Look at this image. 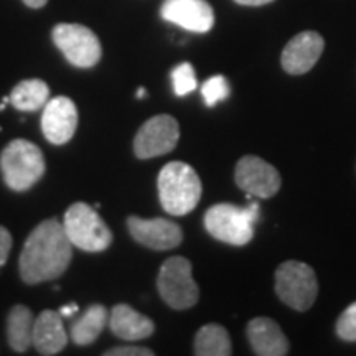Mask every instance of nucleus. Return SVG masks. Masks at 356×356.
<instances>
[{
	"mask_svg": "<svg viewBox=\"0 0 356 356\" xmlns=\"http://www.w3.org/2000/svg\"><path fill=\"white\" fill-rule=\"evenodd\" d=\"M73 244L63 222L44 220L30 233L20 254V275L26 284H40L60 277L68 269Z\"/></svg>",
	"mask_w": 356,
	"mask_h": 356,
	"instance_id": "f257e3e1",
	"label": "nucleus"
},
{
	"mask_svg": "<svg viewBox=\"0 0 356 356\" xmlns=\"http://www.w3.org/2000/svg\"><path fill=\"white\" fill-rule=\"evenodd\" d=\"M159 198L172 216H184L195 210L202 198L198 173L185 162H170L159 173Z\"/></svg>",
	"mask_w": 356,
	"mask_h": 356,
	"instance_id": "f03ea898",
	"label": "nucleus"
},
{
	"mask_svg": "<svg viewBox=\"0 0 356 356\" xmlns=\"http://www.w3.org/2000/svg\"><path fill=\"white\" fill-rule=\"evenodd\" d=\"M259 218V204L236 207L231 203H218L204 215V228L218 241L244 246L254 238V222Z\"/></svg>",
	"mask_w": 356,
	"mask_h": 356,
	"instance_id": "7ed1b4c3",
	"label": "nucleus"
},
{
	"mask_svg": "<svg viewBox=\"0 0 356 356\" xmlns=\"http://www.w3.org/2000/svg\"><path fill=\"white\" fill-rule=\"evenodd\" d=\"M0 170L8 188L13 191L32 188L44 173L42 150L25 139L12 140L0 155Z\"/></svg>",
	"mask_w": 356,
	"mask_h": 356,
	"instance_id": "20e7f679",
	"label": "nucleus"
},
{
	"mask_svg": "<svg viewBox=\"0 0 356 356\" xmlns=\"http://www.w3.org/2000/svg\"><path fill=\"white\" fill-rule=\"evenodd\" d=\"M65 233L73 246L88 252H101L113 243V233L88 203H73L65 213Z\"/></svg>",
	"mask_w": 356,
	"mask_h": 356,
	"instance_id": "39448f33",
	"label": "nucleus"
},
{
	"mask_svg": "<svg viewBox=\"0 0 356 356\" xmlns=\"http://www.w3.org/2000/svg\"><path fill=\"white\" fill-rule=\"evenodd\" d=\"M275 292L291 309L305 312L318 296L317 275L305 262L287 261L275 270Z\"/></svg>",
	"mask_w": 356,
	"mask_h": 356,
	"instance_id": "423d86ee",
	"label": "nucleus"
},
{
	"mask_svg": "<svg viewBox=\"0 0 356 356\" xmlns=\"http://www.w3.org/2000/svg\"><path fill=\"white\" fill-rule=\"evenodd\" d=\"M160 297L168 307L185 310L198 302L200 291L191 275V264L181 256L170 257L160 267L157 277Z\"/></svg>",
	"mask_w": 356,
	"mask_h": 356,
	"instance_id": "0eeeda50",
	"label": "nucleus"
},
{
	"mask_svg": "<svg viewBox=\"0 0 356 356\" xmlns=\"http://www.w3.org/2000/svg\"><path fill=\"white\" fill-rule=\"evenodd\" d=\"M53 42L66 60L78 68H92L101 60L102 48L92 30L79 24H58L51 32Z\"/></svg>",
	"mask_w": 356,
	"mask_h": 356,
	"instance_id": "6e6552de",
	"label": "nucleus"
},
{
	"mask_svg": "<svg viewBox=\"0 0 356 356\" xmlns=\"http://www.w3.org/2000/svg\"><path fill=\"white\" fill-rule=\"evenodd\" d=\"M180 139V127L175 118L160 114L149 119L134 139V152L139 159H152L172 152Z\"/></svg>",
	"mask_w": 356,
	"mask_h": 356,
	"instance_id": "1a4fd4ad",
	"label": "nucleus"
},
{
	"mask_svg": "<svg viewBox=\"0 0 356 356\" xmlns=\"http://www.w3.org/2000/svg\"><path fill=\"white\" fill-rule=\"evenodd\" d=\"M236 184L248 195L270 198L280 188V175L269 162L256 155H246L236 165Z\"/></svg>",
	"mask_w": 356,
	"mask_h": 356,
	"instance_id": "9d476101",
	"label": "nucleus"
},
{
	"mask_svg": "<svg viewBox=\"0 0 356 356\" xmlns=\"http://www.w3.org/2000/svg\"><path fill=\"white\" fill-rule=\"evenodd\" d=\"M127 228L137 243L155 249V251H168L184 241V233H181L180 226L165 218L145 220L139 216H129Z\"/></svg>",
	"mask_w": 356,
	"mask_h": 356,
	"instance_id": "9b49d317",
	"label": "nucleus"
},
{
	"mask_svg": "<svg viewBox=\"0 0 356 356\" xmlns=\"http://www.w3.org/2000/svg\"><path fill=\"white\" fill-rule=\"evenodd\" d=\"M78 127V109L66 96L48 99L42 115V131L48 142L63 145L71 140Z\"/></svg>",
	"mask_w": 356,
	"mask_h": 356,
	"instance_id": "f8f14e48",
	"label": "nucleus"
},
{
	"mask_svg": "<svg viewBox=\"0 0 356 356\" xmlns=\"http://www.w3.org/2000/svg\"><path fill=\"white\" fill-rule=\"evenodd\" d=\"M160 15L163 20L195 33L210 32L215 25V12L207 0H165Z\"/></svg>",
	"mask_w": 356,
	"mask_h": 356,
	"instance_id": "ddd939ff",
	"label": "nucleus"
},
{
	"mask_svg": "<svg viewBox=\"0 0 356 356\" xmlns=\"http://www.w3.org/2000/svg\"><path fill=\"white\" fill-rule=\"evenodd\" d=\"M325 42L317 32H302L296 35L284 48L280 63L289 74H304L317 65L323 53Z\"/></svg>",
	"mask_w": 356,
	"mask_h": 356,
	"instance_id": "4468645a",
	"label": "nucleus"
},
{
	"mask_svg": "<svg viewBox=\"0 0 356 356\" xmlns=\"http://www.w3.org/2000/svg\"><path fill=\"white\" fill-rule=\"evenodd\" d=\"M248 338L259 356H284L289 353V340L274 320L259 317L248 325Z\"/></svg>",
	"mask_w": 356,
	"mask_h": 356,
	"instance_id": "2eb2a0df",
	"label": "nucleus"
},
{
	"mask_svg": "<svg viewBox=\"0 0 356 356\" xmlns=\"http://www.w3.org/2000/svg\"><path fill=\"white\" fill-rule=\"evenodd\" d=\"M68 343L60 312L43 310L33 325V346L40 355L60 353Z\"/></svg>",
	"mask_w": 356,
	"mask_h": 356,
	"instance_id": "dca6fc26",
	"label": "nucleus"
},
{
	"mask_svg": "<svg viewBox=\"0 0 356 356\" xmlns=\"http://www.w3.org/2000/svg\"><path fill=\"white\" fill-rule=\"evenodd\" d=\"M109 327L115 337L129 341L144 340L152 335L155 330L152 320L126 304H118L114 307L109 317Z\"/></svg>",
	"mask_w": 356,
	"mask_h": 356,
	"instance_id": "f3484780",
	"label": "nucleus"
},
{
	"mask_svg": "<svg viewBox=\"0 0 356 356\" xmlns=\"http://www.w3.org/2000/svg\"><path fill=\"white\" fill-rule=\"evenodd\" d=\"M35 318L32 310L25 305H15L7 317V340L12 350L25 353L33 345Z\"/></svg>",
	"mask_w": 356,
	"mask_h": 356,
	"instance_id": "a211bd4d",
	"label": "nucleus"
},
{
	"mask_svg": "<svg viewBox=\"0 0 356 356\" xmlns=\"http://www.w3.org/2000/svg\"><path fill=\"white\" fill-rule=\"evenodd\" d=\"M108 323V310L104 305H89L88 310L71 327V340L79 346H88L97 340Z\"/></svg>",
	"mask_w": 356,
	"mask_h": 356,
	"instance_id": "6ab92c4d",
	"label": "nucleus"
},
{
	"mask_svg": "<svg viewBox=\"0 0 356 356\" xmlns=\"http://www.w3.org/2000/svg\"><path fill=\"white\" fill-rule=\"evenodd\" d=\"M231 338L225 327L208 323L202 327L195 337V355L198 356H229Z\"/></svg>",
	"mask_w": 356,
	"mask_h": 356,
	"instance_id": "aec40b11",
	"label": "nucleus"
},
{
	"mask_svg": "<svg viewBox=\"0 0 356 356\" xmlns=\"http://www.w3.org/2000/svg\"><path fill=\"white\" fill-rule=\"evenodd\" d=\"M48 97H50V89L47 83L42 79H25L12 89L10 102L15 109L30 113L43 108L48 102Z\"/></svg>",
	"mask_w": 356,
	"mask_h": 356,
	"instance_id": "412c9836",
	"label": "nucleus"
},
{
	"mask_svg": "<svg viewBox=\"0 0 356 356\" xmlns=\"http://www.w3.org/2000/svg\"><path fill=\"white\" fill-rule=\"evenodd\" d=\"M172 83L173 91L177 96H186L191 91H195L198 86L197 74H195L193 66L190 63H181L172 71Z\"/></svg>",
	"mask_w": 356,
	"mask_h": 356,
	"instance_id": "4be33fe9",
	"label": "nucleus"
},
{
	"mask_svg": "<svg viewBox=\"0 0 356 356\" xmlns=\"http://www.w3.org/2000/svg\"><path fill=\"white\" fill-rule=\"evenodd\" d=\"M202 95L204 104H207L208 108H213L216 102L226 99V97L229 96L228 79L221 76V74H216V76L207 79L202 86Z\"/></svg>",
	"mask_w": 356,
	"mask_h": 356,
	"instance_id": "5701e85b",
	"label": "nucleus"
},
{
	"mask_svg": "<svg viewBox=\"0 0 356 356\" xmlns=\"http://www.w3.org/2000/svg\"><path fill=\"white\" fill-rule=\"evenodd\" d=\"M337 335L345 341H356V302L343 310L338 318Z\"/></svg>",
	"mask_w": 356,
	"mask_h": 356,
	"instance_id": "b1692460",
	"label": "nucleus"
},
{
	"mask_svg": "<svg viewBox=\"0 0 356 356\" xmlns=\"http://www.w3.org/2000/svg\"><path fill=\"white\" fill-rule=\"evenodd\" d=\"M106 356H154V351L140 346H119L106 351Z\"/></svg>",
	"mask_w": 356,
	"mask_h": 356,
	"instance_id": "393cba45",
	"label": "nucleus"
},
{
	"mask_svg": "<svg viewBox=\"0 0 356 356\" xmlns=\"http://www.w3.org/2000/svg\"><path fill=\"white\" fill-rule=\"evenodd\" d=\"M12 249V236L8 231L0 226V267L6 264L8 259V254H10Z\"/></svg>",
	"mask_w": 356,
	"mask_h": 356,
	"instance_id": "a878e982",
	"label": "nucleus"
},
{
	"mask_svg": "<svg viewBox=\"0 0 356 356\" xmlns=\"http://www.w3.org/2000/svg\"><path fill=\"white\" fill-rule=\"evenodd\" d=\"M236 3L239 6H248V7H259V6H266V3L274 2V0H234Z\"/></svg>",
	"mask_w": 356,
	"mask_h": 356,
	"instance_id": "bb28decb",
	"label": "nucleus"
},
{
	"mask_svg": "<svg viewBox=\"0 0 356 356\" xmlns=\"http://www.w3.org/2000/svg\"><path fill=\"white\" fill-rule=\"evenodd\" d=\"M78 304H70V305H63L60 309V314L61 317H71V315L78 314Z\"/></svg>",
	"mask_w": 356,
	"mask_h": 356,
	"instance_id": "cd10ccee",
	"label": "nucleus"
},
{
	"mask_svg": "<svg viewBox=\"0 0 356 356\" xmlns=\"http://www.w3.org/2000/svg\"><path fill=\"white\" fill-rule=\"evenodd\" d=\"M22 2H24L25 6H29L30 8H42L47 6L48 0H22Z\"/></svg>",
	"mask_w": 356,
	"mask_h": 356,
	"instance_id": "c85d7f7f",
	"label": "nucleus"
},
{
	"mask_svg": "<svg viewBox=\"0 0 356 356\" xmlns=\"http://www.w3.org/2000/svg\"><path fill=\"white\" fill-rule=\"evenodd\" d=\"M145 95H147L145 89L144 88H139V91H137V97H139V99H140V97H144Z\"/></svg>",
	"mask_w": 356,
	"mask_h": 356,
	"instance_id": "c756f323",
	"label": "nucleus"
}]
</instances>
